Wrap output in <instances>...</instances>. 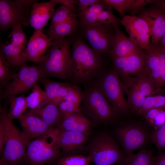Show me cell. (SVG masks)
<instances>
[{
	"label": "cell",
	"mask_w": 165,
	"mask_h": 165,
	"mask_svg": "<svg viewBox=\"0 0 165 165\" xmlns=\"http://www.w3.org/2000/svg\"><path fill=\"white\" fill-rule=\"evenodd\" d=\"M113 26L114 34L113 47L110 54L111 59L127 56L140 48L121 30L119 24Z\"/></svg>",
	"instance_id": "cell-18"
},
{
	"label": "cell",
	"mask_w": 165,
	"mask_h": 165,
	"mask_svg": "<svg viewBox=\"0 0 165 165\" xmlns=\"http://www.w3.org/2000/svg\"><path fill=\"white\" fill-rule=\"evenodd\" d=\"M77 19L55 25H50L47 36L51 41H55L72 34L76 31L78 24Z\"/></svg>",
	"instance_id": "cell-26"
},
{
	"label": "cell",
	"mask_w": 165,
	"mask_h": 165,
	"mask_svg": "<svg viewBox=\"0 0 165 165\" xmlns=\"http://www.w3.org/2000/svg\"><path fill=\"white\" fill-rule=\"evenodd\" d=\"M9 68L5 56L0 52V85L1 88H4L15 75L11 72Z\"/></svg>",
	"instance_id": "cell-34"
},
{
	"label": "cell",
	"mask_w": 165,
	"mask_h": 165,
	"mask_svg": "<svg viewBox=\"0 0 165 165\" xmlns=\"http://www.w3.org/2000/svg\"><path fill=\"white\" fill-rule=\"evenodd\" d=\"M57 131L54 127L40 138L29 142L25 161L30 165H43L55 160L60 152L57 141Z\"/></svg>",
	"instance_id": "cell-5"
},
{
	"label": "cell",
	"mask_w": 165,
	"mask_h": 165,
	"mask_svg": "<svg viewBox=\"0 0 165 165\" xmlns=\"http://www.w3.org/2000/svg\"><path fill=\"white\" fill-rule=\"evenodd\" d=\"M123 90L127 97L129 108L138 113L145 97L140 90L135 77L121 79Z\"/></svg>",
	"instance_id": "cell-24"
},
{
	"label": "cell",
	"mask_w": 165,
	"mask_h": 165,
	"mask_svg": "<svg viewBox=\"0 0 165 165\" xmlns=\"http://www.w3.org/2000/svg\"><path fill=\"white\" fill-rule=\"evenodd\" d=\"M29 110L52 127L56 126L62 117L58 105L53 103H49L41 108Z\"/></svg>",
	"instance_id": "cell-25"
},
{
	"label": "cell",
	"mask_w": 165,
	"mask_h": 165,
	"mask_svg": "<svg viewBox=\"0 0 165 165\" xmlns=\"http://www.w3.org/2000/svg\"><path fill=\"white\" fill-rule=\"evenodd\" d=\"M25 44H18L6 42L0 43V52L5 56L9 67L21 65L20 56L24 51Z\"/></svg>",
	"instance_id": "cell-27"
},
{
	"label": "cell",
	"mask_w": 165,
	"mask_h": 165,
	"mask_svg": "<svg viewBox=\"0 0 165 165\" xmlns=\"http://www.w3.org/2000/svg\"><path fill=\"white\" fill-rule=\"evenodd\" d=\"M87 148L91 157V162L96 165L121 164L125 157L114 139L106 133L97 135Z\"/></svg>",
	"instance_id": "cell-7"
},
{
	"label": "cell",
	"mask_w": 165,
	"mask_h": 165,
	"mask_svg": "<svg viewBox=\"0 0 165 165\" xmlns=\"http://www.w3.org/2000/svg\"><path fill=\"white\" fill-rule=\"evenodd\" d=\"M70 41L65 38L53 42L36 66L45 77L68 79L71 65Z\"/></svg>",
	"instance_id": "cell-2"
},
{
	"label": "cell",
	"mask_w": 165,
	"mask_h": 165,
	"mask_svg": "<svg viewBox=\"0 0 165 165\" xmlns=\"http://www.w3.org/2000/svg\"><path fill=\"white\" fill-rule=\"evenodd\" d=\"M82 35L88 41L91 48L103 55L110 54L112 50L114 31L113 26L103 24L90 26L81 24Z\"/></svg>",
	"instance_id": "cell-9"
},
{
	"label": "cell",
	"mask_w": 165,
	"mask_h": 165,
	"mask_svg": "<svg viewBox=\"0 0 165 165\" xmlns=\"http://www.w3.org/2000/svg\"><path fill=\"white\" fill-rule=\"evenodd\" d=\"M81 24L90 26H97L102 25L97 15H94L79 11L78 14Z\"/></svg>",
	"instance_id": "cell-39"
},
{
	"label": "cell",
	"mask_w": 165,
	"mask_h": 165,
	"mask_svg": "<svg viewBox=\"0 0 165 165\" xmlns=\"http://www.w3.org/2000/svg\"><path fill=\"white\" fill-rule=\"evenodd\" d=\"M23 6L24 9L29 16L31 9L33 5L35 3L38 2V0H18Z\"/></svg>",
	"instance_id": "cell-47"
},
{
	"label": "cell",
	"mask_w": 165,
	"mask_h": 165,
	"mask_svg": "<svg viewBox=\"0 0 165 165\" xmlns=\"http://www.w3.org/2000/svg\"><path fill=\"white\" fill-rule=\"evenodd\" d=\"M157 45L150 41L149 47L144 50L146 55L145 70L153 82L157 94L163 90L160 78V67Z\"/></svg>",
	"instance_id": "cell-19"
},
{
	"label": "cell",
	"mask_w": 165,
	"mask_h": 165,
	"mask_svg": "<svg viewBox=\"0 0 165 165\" xmlns=\"http://www.w3.org/2000/svg\"><path fill=\"white\" fill-rule=\"evenodd\" d=\"M29 15L18 0H0V29L7 30L21 23L28 25Z\"/></svg>",
	"instance_id": "cell-11"
},
{
	"label": "cell",
	"mask_w": 165,
	"mask_h": 165,
	"mask_svg": "<svg viewBox=\"0 0 165 165\" xmlns=\"http://www.w3.org/2000/svg\"></svg>",
	"instance_id": "cell-51"
},
{
	"label": "cell",
	"mask_w": 165,
	"mask_h": 165,
	"mask_svg": "<svg viewBox=\"0 0 165 165\" xmlns=\"http://www.w3.org/2000/svg\"><path fill=\"white\" fill-rule=\"evenodd\" d=\"M92 124V121L81 113L63 116L56 126L59 130L85 133L89 131Z\"/></svg>",
	"instance_id": "cell-21"
},
{
	"label": "cell",
	"mask_w": 165,
	"mask_h": 165,
	"mask_svg": "<svg viewBox=\"0 0 165 165\" xmlns=\"http://www.w3.org/2000/svg\"><path fill=\"white\" fill-rule=\"evenodd\" d=\"M165 107H160L152 109L145 113L143 116L148 123L154 119Z\"/></svg>",
	"instance_id": "cell-46"
},
{
	"label": "cell",
	"mask_w": 165,
	"mask_h": 165,
	"mask_svg": "<svg viewBox=\"0 0 165 165\" xmlns=\"http://www.w3.org/2000/svg\"><path fill=\"white\" fill-rule=\"evenodd\" d=\"M56 4L54 0L35 3L30 11L28 25H30L36 31L42 32L43 28L52 17Z\"/></svg>",
	"instance_id": "cell-17"
},
{
	"label": "cell",
	"mask_w": 165,
	"mask_h": 165,
	"mask_svg": "<svg viewBox=\"0 0 165 165\" xmlns=\"http://www.w3.org/2000/svg\"><path fill=\"white\" fill-rule=\"evenodd\" d=\"M159 45L165 51V32L160 42Z\"/></svg>",
	"instance_id": "cell-50"
},
{
	"label": "cell",
	"mask_w": 165,
	"mask_h": 165,
	"mask_svg": "<svg viewBox=\"0 0 165 165\" xmlns=\"http://www.w3.org/2000/svg\"><path fill=\"white\" fill-rule=\"evenodd\" d=\"M146 55L141 48L126 56L111 59L112 68L121 79L139 75L145 70Z\"/></svg>",
	"instance_id": "cell-10"
},
{
	"label": "cell",
	"mask_w": 165,
	"mask_h": 165,
	"mask_svg": "<svg viewBox=\"0 0 165 165\" xmlns=\"http://www.w3.org/2000/svg\"><path fill=\"white\" fill-rule=\"evenodd\" d=\"M82 100L83 91L79 86L76 85H72L63 100L79 107Z\"/></svg>",
	"instance_id": "cell-37"
},
{
	"label": "cell",
	"mask_w": 165,
	"mask_h": 165,
	"mask_svg": "<svg viewBox=\"0 0 165 165\" xmlns=\"http://www.w3.org/2000/svg\"><path fill=\"white\" fill-rule=\"evenodd\" d=\"M59 111L63 116L76 113H81L80 107L69 102L63 101L58 105Z\"/></svg>",
	"instance_id": "cell-40"
},
{
	"label": "cell",
	"mask_w": 165,
	"mask_h": 165,
	"mask_svg": "<svg viewBox=\"0 0 165 165\" xmlns=\"http://www.w3.org/2000/svg\"><path fill=\"white\" fill-rule=\"evenodd\" d=\"M21 23H19L11 27L12 30L9 35L7 42L19 45L24 44L26 35L23 31Z\"/></svg>",
	"instance_id": "cell-36"
},
{
	"label": "cell",
	"mask_w": 165,
	"mask_h": 165,
	"mask_svg": "<svg viewBox=\"0 0 165 165\" xmlns=\"http://www.w3.org/2000/svg\"><path fill=\"white\" fill-rule=\"evenodd\" d=\"M165 107V94H158L146 97L138 114L143 116L148 110L155 108Z\"/></svg>",
	"instance_id": "cell-31"
},
{
	"label": "cell",
	"mask_w": 165,
	"mask_h": 165,
	"mask_svg": "<svg viewBox=\"0 0 165 165\" xmlns=\"http://www.w3.org/2000/svg\"><path fill=\"white\" fill-rule=\"evenodd\" d=\"M43 77L36 66L22 64L12 81L4 88L2 97L7 99L25 93L38 84Z\"/></svg>",
	"instance_id": "cell-8"
},
{
	"label": "cell",
	"mask_w": 165,
	"mask_h": 165,
	"mask_svg": "<svg viewBox=\"0 0 165 165\" xmlns=\"http://www.w3.org/2000/svg\"><path fill=\"white\" fill-rule=\"evenodd\" d=\"M40 82L44 86L48 103H51L57 105L63 101L72 86L68 83L51 80L47 77L42 78Z\"/></svg>",
	"instance_id": "cell-23"
},
{
	"label": "cell",
	"mask_w": 165,
	"mask_h": 165,
	"mask_svg": "<svg viewBox=\"0 0 165 165\" xmlns=\"http://www.w3.org/2000/svg\"><path fill=\"white\" fill-rule=\"evenodd\" d=\"M90 84L96 87L118 112H128L129 108L124 96L121 81L113 68L104 70Z\"/></svg>",
	"instance_id": "cell-6"
},
{
	"label": "cell",
	"mask_w": 165,
	"mask_h": 165,
	"mask_svg": "<svg viewBox=\"0 0 165 165\" xmlns=\"http://www.w3.org/2000/svg\"><path fill=\"white\" fill-rule=\"evenodd\" d=\"M102 55L89 46L81 38L72 42L71 65L68 79L74 85L90 84L104 69Z\"/></svg>",
	"instance_id": "cell-1"
},
{
	"label": "cell",
	"mask_w": 165,
	"mask_h": 165,
	"mask_svg": "<svg viewBox=\"0 0 165 165\" xmlns=\"http://www.w3.org/2000/svg\"><path fill=\"white\" fill-rule=\"evenodd\" d=\"M152 165H165V153H160L154 157Z\"/></svg>",
	"instance_id": "cell-48"
},
{
	"label": "cell",
	"mask_w": 165,
	"mask_h": 165,
	"mask_svg": "<svg viewBox=\"0 0 165 165\" xmlns=\"http://www.w3.org/2000/svg\"><path fill=\"white\" fill-rule=\"evenodd\" d=\"M50 25H55L77 18L75 13L61 6L56 9L51 17Z\"/></svg>",
	"instance_id": "cell-33"
},
{
	"label": "cell",
	"mask_w": 165,
	"mask_h": 165,
	"mask_svg": "<svg viewBox=\"0 0 165 165\" xmlns=\"http://www.w3.org/2000/svg\"><path fill=\"white\" fill-rule=\"evenodd\" d=\"M116 134L127 156L134 151L141 148L146 143L148 136L142 127L135 125H128L119 128Z\"/></svg>",
	"instance_id": "cell-13"
},
{
	"label": "cell",
	"mask_w": 165,
	"mask_h": 165,
	"mask_svg": "<svg viewBox=\"0 0 165 165\" xmlns=\"http://www.w3.org/2000/svg\"><path fill=\"white\" fill-rule=\"evenodd\" d=\"M154 130L165 124V108L162 110L153 120L147 123Z\"/></svg>",
	"instance_id": "cell-42"
},
{
	"label": "cell",
	"mask_w": 165,
	"mask_h": 165,
	"mask_svg": "<svg viewBox=\"0 0 165 165\" xmlns=\"http://www.w3.org/2000/svg\"><path fill=\"white\" fill-rule=\"evenodd\" d=\"M83 91L82 105L80 111L94 122H107L114 118L118 112L110 104L101 92L90 84Z\"/></svg>",
	"instance_id": "cell-4"
},
{
	"label": "cell",
	"mask_w": 165,
	"mask_h": 165,
	"mask_svg": "<svg viewBox=\"0 0 165 165\" xmlns=\"http://www.w3.org/2000/svg\"><path fill=\"white\" fill-rule=\"evenodd\" d=\"M160 67V78L162 89L165 90V51L157 45Z\"/></svg>",
	"instance_id": "cell-41"
},
{
	"label": "cell",
	"mask_w": 165,
	"mask_h": 165,
	"mask_svg": "<svg viewBox=\"0 0 165 165\" xmlns=\"http://www.w3.org/2000/svg\"><path fill=\"white\" fill-rule=\"evenodd\" d=\"M135 77L140 90L145 97L157 94L154 84L145 69L141 74Z\"/></svg>",
	"instance_id": "cell-32"
},
{
	"label": "cell",
	"mask_w": 165,
	"mask_h": 165,
	"mask_svg": "<svg viewBox=\"0 0 165 165\" xmlns=\"http://www.w3.org/2000/svg\"><path fill=\"white\" fill-rule=\"evenodd\" d=\"M108 9L106 6L101 2V0L100 2L90 6L82 12L86 13L98 15Z\"/></svg>",
	"instance_id": "cell-43"
},
{
	"label": "cell",
	"mask_w": 165,
	"mask_h": 165,
	"mask_svg": "<svg viewBox=\"0 0 165 165\" xmlns=\"http://www.w3.org/2000/svg\"><path fill=\"white\" fill-rule=\"evenodd\" d=\"M27 101L31 109L41 108L48 104L44 90L38 84L33 87L31 93L27 97Z\"/></svg>",
	"instance_id": "cell-30"
},
{
	"label": "cell",
	"mask_w": 165,
	"mask_h": 165,
	"mask_svg": "<svg viewBox=\"0 0 165 165\" xmlns=\"http://www.w3.org/2000/svg\"><path fill=\"white\" fill-rule=\"evenodd\" d=\"M22 128V138L27 144L30 141L49 132L52 127L30 111H27L18 119Z\"/></svg>",
	"instance_id": "cell-16"
},
{
	"label": "cell",
	"mask_w": 165,
	"mask_h": 165,
	"mask_svg": "<svg viewBox=\"0 0 165 165\" xmlns=\"http://www.w3.org/2000/svg\"><path fill=\"white\" fill-rule=\"evenodd\" d=\"M152 152L142 148L136 154L125 156L122 165H152Z\"/></svg>",
	"instance_id": "cell-29"
},
{
	"label": "cell",
	"mask_w": 165,
	"mask_h": 165,
	"mask_svg": "<svg viewBox=\"0 0 165 165\" xmlns=\"http://www.w3.org/2000/svg\"><path fill=\"white\" fill-rule=\"evenodd\" d=\"M91 160V157L89 155L86 156L69 155L61 158L58 161V165H89Z\"/></svg>",
	"instance_id": "cell-35"
},
{
	"label": "cell",
	"mask_w": 165,
	"mask_h": 165,
	"mask_svg": "<svg viewBox=\"0 0 165 165\" xmlns=\"http://www.w3.org/2000/svg\"><path fill=\"white\" fill-rule=\"evenodd\" d=\"M57 129V143L62 151L67 154L72 153L82 146L90 134L89 132L80 133Z\"/></svg>",
	"instance_id": "cell-20"
},
{
	"label": "cell",
	"mask_w": 165,
	"mask_h": 165,
	"mask_svg": "<svg viewBox=\"0 0 165 165\" xmlns=\"http://www.w3.org/2000/svg\"><path fill=\"white\" fill-rule=\"evenodd\" d=\"M154 2L148 8H143L136 15L147 23L151 34V42L159 45L165 32V14Z\"/></svg>",
	"instance_id": "cell-14"
},
{
	"label": "cell",
	"mask_w": 165,
	"mask_h": 165,
	"mask_svg": "<svg viewBox=\"0 0 165 165\" xmlns=\"http://www.w3.org/2000/svg\"><path fill=\"white\" fill-rule=\"evenodd\" d=\"M10 107L6 114L7 118L11 120L18 119L26 111L28 108L27 97L23 95L12 96L7 99Z\"/></svg>",
	"instance_id": "cell-28"
},
{
	"label": "cell",
	"mask_w": 165,
	"mask_h": 165,
	"mask_svg": "<svg viewBox=\"0 0 165 165\" xmlns=\"http://www.w3.org/2000/svg\"><path fill=\"white\" fill-rule=\"evenodd\" d=\"M155 0H101V2L110 9H114L122 17L126 13L136 15L144 6Z\"/></svg>",
	"instance_id": "cell-22"
},
{
	"label": "cell",
	"mask_w": 165,
	"mask_h": 165,
	"mask_svg": "<svg viewBox=\"0 0 165 165\" xmlns=\"http://www.w3.org/2000/svg\"><path fill=\"white\" fill-rule=\"evenodd\" d=\"M100 2L99 0H76V5L78 6L79 11L82 12L90 6Z\"/></svg>",
	"instance_id": "cell-45"
},
{
	"label": "cell",
	"mask_w": 165,
	"mask_h": 165,
	"mask_svg": "<svg viewBox=\"0 0 165 165\" xmlns=\"http://www.w3.org/2000/svg\"><path fill=\"white\" fill-rule=\"evenodd\" d=\"M53 43L42 32L35 31L20 56L21 65L28 61L38 63Z\"/></svg>",
	"instance_id": "cell-15"
},
{
	"label": "cell",
	"mask_w": 165,
	"mask_h": 165,
	"mask_svg": "<svg viewBox=\"0 0 165 165\" xmlns=\"http://www.w3.org/2000/svg\"><path fill=\"white\" fill-rule=\"evenodd\" d=\"M56 4H59L68 9L71 12L75 13L77 9L75 5L76 3V0H54Z\"/></svg>",
	"instance_id": "cell-44"
},
{
	"label": "cell",
	"mask_w": 165,
	"mask_h": 165,
	"mask_svg": "<svg viewBox=\"0 0 165 165\" xmlns=\"http://www.w3.org/2000/svg\"><path fill=\"white\" fill-rule=\"evenodd\" d=\"M150 138L159 150L165 148V124L154 130L150 134Z\"/></svg>",
	"instance_id": "cell-38"
},
{
	"label": "cell",
	"mask_w": 165,
	"mask_h": 165,
	"mask_svg": "<svg viewBox=\"0 0 165 165\" xmlns=\"http://www.w3.org/2000/svg\"><path fill=\"white\" fill-rule=\"evenodd\" d=\"M6 107L1 112L0 116V127L4 132L5 143L0 165H19L25 161L27 145L13 121L7 118Z\"/></svg>",
	"instance_id": "cell-3"
},
{
	"label": "cell",
	"mask_w": 165,
	"mask_h": 165,
	"mask_svg": "<svg viewBox=\"0 0 165 165\" xmlns=\"http://www.w3.org/2000/svg\"><path fill=\"white\" fill-rule=\"evenodd\" d=\"M154 4L165 14V1L164 0H155Z\"/></svg>",
	"instance_id": "cell-49"
},
{
	"label": "cell",
	"mask_w": 165,
	"mask_h": 165,
	"mask_svg": "<svg viewBox=\"0 0 165 165\" xmlns=\"http://www.w3.org/2000/svg\"><path fill=\"white\" fill-rule=\"evenodd\" d=\"M131 39L141 48L145 50L150 46L151 34L145 21L136 15H127L122 17L121 24Z\"/></svg>",
	"instance_id": "cell-12"
}]
</instances>
